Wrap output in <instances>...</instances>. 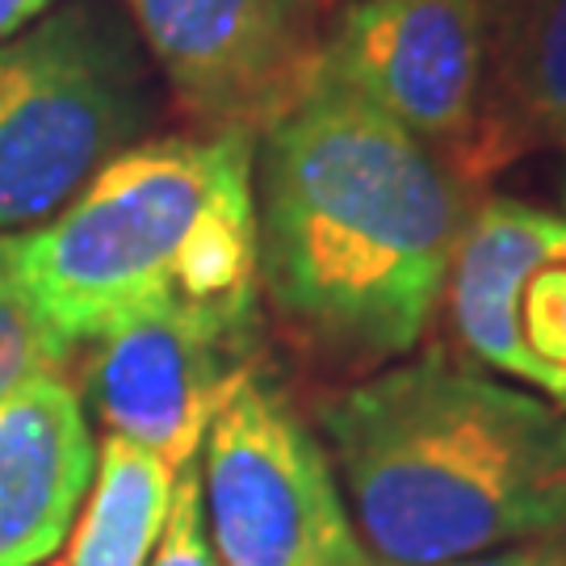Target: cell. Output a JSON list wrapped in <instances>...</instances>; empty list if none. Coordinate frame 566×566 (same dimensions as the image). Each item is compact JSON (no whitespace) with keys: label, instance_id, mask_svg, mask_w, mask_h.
I'll return each instance as SVG.
<instances>
[{"label":"cell","instance_id":"obj_18","mask_svg":"<svg viewBox=\"0 0 566 566\" xmlns=\"http://www.w3.org/2000/svg\"><path fill=\"white\" fill-rule=\"evenodd\" d=\"M516 4H521V0H491V9H495V21L504 18V13H512Z\"/></svg>","mask_w":566,"mask_h":566},{"label":"cell","instance_id":"obj_4","mask_svg":"<svg viewBox=\"0 0 566 566\" xmlns=\"http://www.w3.org/2000/svg\"><path fill=\"white\" fill-rule=\"evenodd\" d=\"M151 122L147 63L102 0L0 42V235L60 214Z\"/></svg>","mask_w":566,"mask_h":566},{"label":"cell","instance_id":"obj_13","mask_svg":"<svg viewBox=\"0 0 566 566\" xmlns=\"http://www.w3.org/2000/svg\"><path fill=\"white\" fill-rule=\"evenodd\" d=\"M72 357L76 348L55 336V327L42 319L39 306L21 290L9 235H0V399L34 378L63 374Z\"/></svg>","mask_w":566,"mask_h":566},{"label":"cell","instance_id":"obj_9","mask_svg":"<svg viewBox=\"0 0 566 566\" xmlns=\"http://www.w3.org/2000/svg\"><path fill=\"white\" fill-rule=\"evenodd\" d=\"M93 470L97 441L67 374L0 399V566H42L67 542Z\"/></svg>","mask_w":566,"mask_h":566},{"label":"cell","instance_id":"obj_12","mask_svg":"<svg viewBox=\"0 0 566 566\" xmlns=\"http://www.w3.org/2000/svg\"><path fill=\"white\" fill-rule=\"evenodd\" d=\"M177 479L181 470L151 449L105 437L60 566H147L168 525Z\"/></svg>","mask_w":566,"mask_h":566},{"label":"cell","instance_id":"obj_16","mask_svg":"<svg viewBox=\"0 0 566 566\" xmlns=\"http://www.w3.org/2000/svg\"><path fill=\"white\" fill-rule=\"evenodd\" d=\"M437 566H566V533H549V537H533V542H516V546L486 549L474 558H453Z\"/></svg>","mask_w":566,"mask_h":566},{"label":"cell","instance_id":"obj_17","mask_svg":"<svg viewBox=\"0 0 566 566\" xmlns=\"http://www.w3.org/2000/svg\"><path fill=\"white\" fill-rule=\"evenodd\" d=\"M55 9V0H0V42L21 34L25 25H34Z\"/></svg>","mask_w":566,"mask_h":566},{"label":"cell","instance_id":"obj_15","mask_svg":"<svg viewBox=\"0 0 566 566\" xmlns=\"http://www.w3.org/2000/svg\"><path fill=\"white\" fill-rule=\"evenodd\" d=\"M147 566H223L214 546H210V528H206L198 462L189 465V470H181V479H177L172 507H168V525H164L160 546H156Z\"/></svg>","mask_w":566,"mask_h":566},{"label":"cell","instance_id":"obj_6","mask_svg":"<svg viewBox=\"0 0 566 566\" xmlns=\"http://www.w3.org/2000/svg\"><path fill=\"white\" fill-rule=\"evenodd\" d=\"M491 0H348L324 25L315 88L340 93L458 172L491 81Z\"/></svg>","mask_w":566,"mask_h":566},{"label":"cell","instance_id":"obj_14","mask_svg":"<svg viewBox=\"0 0 566 566\" xmlns=\"http://www.w3.org/2000/svg\"><path fill=\"white\" fill-rule=\"evenodd\" d=\"M521 336L537 365V395L566 411V252L528 277L521 294Z\"/></svg>","mask_w":566,"mask_h":566},{"label":"cell","instance_id":"obj_1","mask_svg":"<svg viewBox=\"0 0 566 566\" xmlns=\"http://www.w3.org/2000/svg\"><path fill=\"white\" fill-rule=\"evenodd\" d=\"M256 273L273 315L336 369H386L446 303L474 210L446 156L311 88L256 139Z\"/></svg>","mask_w":566,"mask_h":566},{"label":"cell","instance_id":"obj_2","mask_svg":"<svg viewBox=\"0 0 566 566\" xmlns=\"http://www.w3.org/2000/svg\"><path fill=\"white\" fill-rule=\"evenodd\" d=\"M361 546L437 566L566 533V411L432 348L319 407Z\"/></svg>","mask_w":566,"mask_h":566},{"label":"cell","instance_id":"obj_8","mask_svg":"<svg viewBox=\"0 0 566 566\" xmlns=\"http://www.w3.org/2000/svg\"><path fill=\"white\" fill-rule=\"evenodd\" d=\"M256 311L168 306L88 344L81 399L105 437L189 470L214 416L252 374Z\"/></svg>","mask_w":566,"mask_h":566},{"label":"cell","instance_id":"obj_10","mask_svg":"<svg viewBox=\"0 0 566 566\" xmlns=\"http://www.w3.org/2000/svg\"><path fill=\"white\" fill-rule=\"evenodd\" d=\"M566 252V214L491 193L479 198L453 252L446 306L453 336L491 374L537 395V365L521 336V294L528 277Z\"/></svg>","mask_w":566,"mask_h":566},{"label":"cell","instance_id":"obj_3","mask_svg":"<svg viewBox=\"0 0 566 566\" xmlns=\"http://www.w3.org/2000/svg\"><path fill=\"white\" fill-rule=\"evenodd\" d=\"M256 139L223 130L126 147L60 214L9 235L13 273L72 348L168 306L261 311Z\"/></svg>","mask_w":566,"mask_h":566},{"label":"cell","instance_id":"obj_11","mask_svg":"<svg viewBox=\"0 0 566 566\" xmlns=\"http://www.w3.org/2000/svg\"><path fill=\"white\" fill-rule=\"evenodd\" d=\"M542 147H566V0H521L495 21L486 102L458 177L483 185Z\"/></svg>","mask_w":566,"mask_h":566},{"label":"cell","instance_id":"obj_19","mask_svg":"<svg viewBox=\"0 0 566 566\" xmlns=\"http://www.w3.org/2000/svg\"><path fill=\"white\" fill-rule=\"evenodd\" d=\"M563 206H566V172H563Z\"/></svg>","mask_w":566,"mask_h":566},{"label":"cell","instance_id":"obj_7","mask_svg":"<svg viewBox=\"0 0 566 566\" xmlns=\"http://www.w3.org/2000/svg\"><path fill=\"white\" fill-rule=\"evenodd\" d=\"M198 130L261 139L315 88L319 0H122Z\"/></svg>","mask_w":566,"mask_h":566},{"label":"cell","instance_id":"obj_5","mask_svg":"<svg viewBox=\"0 0 566 566\" xmlns=\"http://www.w3.org/2000/svg\"><path fill=\"white\" fill-rule=\"evenodd\" d=\"M198 479L223 566H374L324 441L256 369L214 416Z\"/></svg>","mask_w":566,"mask_h":566}]
</instances>
